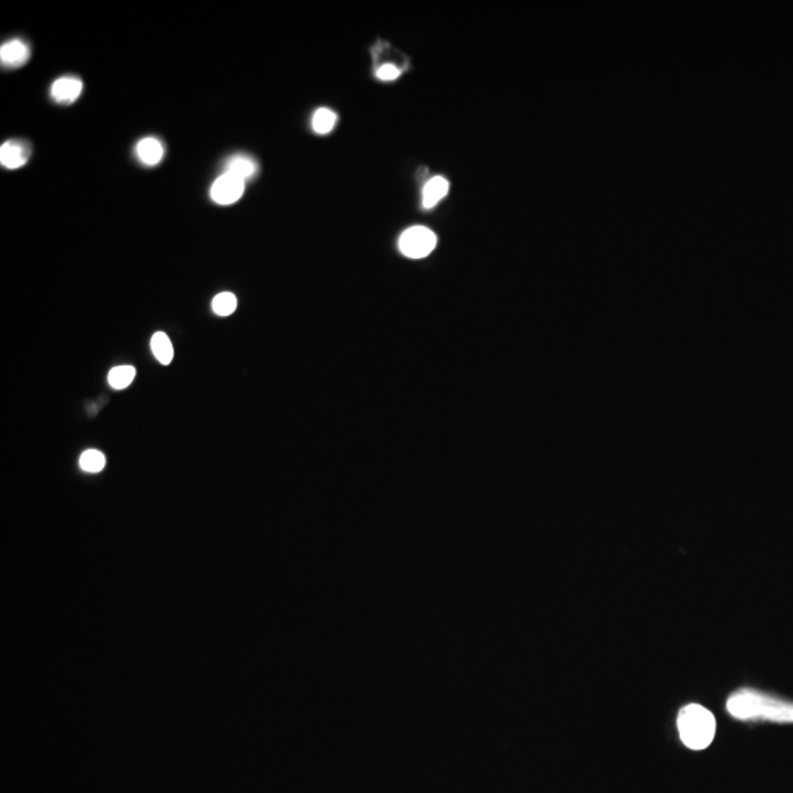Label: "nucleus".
Returning <instances> with one entry per match:
<instances>
[{
    "instance_id": "nucleus-7",
    "label": "nucleus",
    "mask_w": 793,
    "mask_h": 793,
    "mask_svg": "<svg viewBox=\"0 0 793 793\" xmlns=\"http://www.w3.org/2000/svg\"><path fill=\"white\" fill-rule=\"evenodd\" d=\"M29 59V48L21 40H11L2 44L0 49V60L6 68H18L27 64Z\"/></svg>"
},
{
    "instance_id": "nucleus-5",
    "label": "nucleus",
    "mask_w": 793,
    "mask_h": 793,
    "mask_svg": "<svg viewBox=\"0 0 793 793\" xmlns=\"http://www.w3.org/2000/svg\"><path fill=\"white\" fill-rule=\"evenodd\" d=\"M29 154L28 144L18 140H11L0 147V163L8 169H18L28 162Z\"/></svg>"
},
{
    "instance_id": "nucleus-9",
    "label": "nucleus",
    "mask_w": 793,
    "mask_h": 793,
    "mask_svg": "<svg viewBox=\"0 0 793 793\" xmlns=\"http://www.w3.org/2000/svg\"><path fill=\"white\" fill-rule=\"evenodd\" d=\"M137 154L143 163L158 165L163 158V146L158 138L147 137L137 144Z\"/></svg>"
},
{
    "instance_id": "nucleus-16",
    "label": "nucleus",
    "mask_w": 793,
    "mask_h": 793,
    "mask_svg": "<svg viewBox=\"0 0 793 793\" xmlns=\"http://www.w3.org/2000/svg\"><path fill=\"white\" fill-rule=\"evenodd\" d=\"M377 75H378L379 80L393 81V80L398 79L400 71H398L397 67H394V65H391V64H386V65H382V67L378 69Z\"/></svg>"
},
{
    "instance_id": "nucleus-12",
    "label": "nucleus",
    "mask_w": 793,
    "mask_h": 793,
    "mask_svg": "<svg viewBox=\"0 0 793 793\" xmlns=\"http://www.w3.org/2000/svg\"><path fill=\"white\" fill-rule=\"evenodd\" d=\"M337 123V115L331 109H326V107H320L315 112L313 118H312V128L315 133L325 135L328 134L334 130Z\"/></svg>"
},
{
    "instance_id": "nucleus-11",
    "label": "nucleus",
    "mask_w": 793,
    "mask_h": 793,
    "mask_svg": "<svg viewBox=\"0 0 793 793\" xmlns=\"http://www.w3.org/2000/svg\"><path fill=\"white\" fill-rule=\"evenodd\" d=\"M151 351L154 357L162 363L169 365L174 359V347L165 332H156L151 337Z\"/></svg>"
},
{
    "instance_id": "nucleus-10",
    "label": "nucleus",
    "mask_w": 793,
    "mask_h": 793,
    "mask_svg": "<svg viewBox=\"0 0 793 793\" xmlns=\"http://www.w3.org/2000/svg\"><path fill=\"white\" fill-rule=\"evenodd\" d=\"M257 170V165L256 162L244 156V154H237V156H232L231 159H228L226 165H225V172L236 175L241 179H248L252 178Z\"/></svg>"
},
{
    "instance_id": "nucleus-3",
    "label": "nucleus",
    "mask_w": 793,
    "mask_h": 793,
    "mask_svg": "<svg viewBox=\"0 0 793 793\" xmlns=\"http://www.w3.org/2000/svg\"><path fill=\"white\" fill-rule=\"evenodd\" d=\"M398 247L404 256L410 259H422L429 256L437 247V236L426 226H412L402 232Z\"/></svg>"
},
{
    "instance_id": "nucleus-8",
    "label": "nucleus",
    "mask_w": 793,
    "mask_h": 793,
    "mask_svg": "<svg viewBox=\"0 0 793 793\" xmlns=\"http://www.w3.org/2000/svg\"><path fill=\"white\" fill-rule=\"evenodd\" d=\"M449 184L444 177H433L423 187L422 205L425 209H432L448 194Z\"/></svg>"
},
{
    "instance_id": "nucleus-4",
    "label": "nucleus",
    "mask_w": 793,
    "mask_h": 793,
    "mask_svg": "<svg viewBox=\"0 0 793 793\" xmlns=\"http://www.w3.org/2000/svg\"><path fill=\"white\" fill-rule=\"evenodd\" d=\"M244 185H245L244 179L232 174L224 172L213 182L210 197L217 205L229 206L241 198L244 193Z\"/></svg>"
},
{
    "instance_id": "nucleus-13",
    "label": "nucleus",
    "mask_w": 793,
    "mask_h": 793,
    "mask_svg": "<svg viewBox=\"0 0 793 793\" xmlns=\"http://www.w3.org/2000/svg\"><path fill=\"white\" fill-rule=\"evenodd\" d=\"M135 378V367L133 366H116L109 372V385L115 390H123V388L130 386V384Z\"/></svg>"
},
{
    "instance_id": "nucleus-2",
    "label": "nucleus",
    "mask_w": 793,
    "mask_h": 793,
    "mask_svg": "<svg viewBox=\"0 0 793 793\" xmlns=\"http://www.w3.org/2000/svg\"><path fill=\"white\" fill-rule=\"evenodd\" d=\"M677 732L680 740L692 751H704L712 743L717 732L714 714L699 704H688L677 714Z\"/></svg>"
},
{
    "instance_id": "nucleus-15",
    "label": "nucleus",
    "mask_w": 793,
    "mask_h": 793,
    "mask_svg": "<svg viewBox=\"0 0 793 793\" xmlns=\"http://www.w3.org/2000/svg\"><path fill=\"white\" fill-rule=\"evenodd\" d=\"M104 464H106V459L97 449H88V451H86V453H83L81 457H80L81 469L86 470V472H90V473H97V472L103 470Z\"/></svg>"
},
{
    "instance_id": "nucleus-6",
    "label": "nucleus",
    "mask_w": 793,
    "mask_h": 793,
    "mask_svg": "<svg viewBox=\"0 0 793 793\" xmlns=\"http://www.w3.org/2000/svg\"><path fill=\"white\" fill-rule=\"evenodd\" d=\"M83 91V83L76 76H62L52 84L50 95L59 103H72Z\"/></svg>"
},
{
    "instance_id": "nucleus-1",
    "label": "nucleus",
    "mask_w": 793,
    "mask_h": 793,
    "mask_svg": "<svg viewBox=\"0 0 793 793\" xmlns=\"http://www.w3.org/2000/svg\"><path fill=\"white\" fill-rule=\"evenodd\" d=\"M727 712L739 721L793 724V703L768 692L745 688L727 698Z\"/></svg>"
},
{
    "instance_id": "nucleus-14",
    "label": "nucleus",
    "mask_w": 793,
    "mask_h": 793,
    "mask_svg": "<svg viewBox=\"0 0 793 793\" xmlns=\"http://www.w3.org/2000/svg\"><path fill=\"white\" fill-rule=\"evenodd\" d=\"M212 309L216 315L219 316H229L236 312L237 309V297L232 292H221L217 294L212 301Z\"/></svg>"
}]
</instances>
